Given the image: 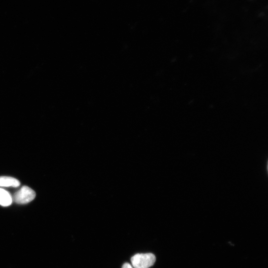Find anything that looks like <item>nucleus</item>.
Instances as JSON below:
<instances>
[{"label": "nucleus", "instance_id": "nucleus-1", "mask_svg": "<svg viewBox=\"0 0 268 268\" xmlns=\"http://www.w3.org/2000/svg\"><path fill=\"white\" fill-rule=\"evenodd\" d=\"M156 260V256L152 253L137 254L131 260L132 266L134 268H149L154 265Z\"/></svg>", "mask_w": 268, "mask_h": 268}, {"label": "nucleus", "instance_id": "nucleus-5", "mask_svg": "<svg viewBox=\"0 0 268 268\" xmlns=\"http://www.w3.org/2000/svg\"><path fill=\"white\" fill-rule=\"evenodd\" d=\"M122 268H134L129 263H126L123 265Z\"/></svg>", "mask_w": 268, "mask_h": 268}, {"label": "nucleus", "instance_id": "nucleus-4", "mask_svg": "<svg viewBox=\"0 0 268 268\" xmlns=\"http://www.w3.org/2000/svg\"><path fill=\"white\" fill-rule=\"evenodd\" d=\"M13 202L11 195L4 189L0 188V205L3 207L10 206Z\"/></svg>", "mask_w": 268, "mask_h": 268}, {"label": "nucleus", "instance_id": "nucleus-3", "mask_svg": "<svg viewBox=\"0 0 268 268\" xmlns=\"http://www.w3.org/2000/svg\"><path fill=\"white\" fill-rule=\"evenodd\" d=\"M20 185V182L17 179L9 176L0 177V186L18 187Z\"/></svg>", "mask_w": 268, "mask_h": 268}, {"label": "nucleus", "instance_id": "nucleus-2", "mask_svg": "<svg viewBox=\"0 0 268 268\" xmlns=\"http://www.w3.org/2000/svg\"><path fill=\"white\" fill-rule=\"evenodd\" d=\"M36 194L28 186H24L12 196L13 201L18 204H26L34 199Z\"/></svg>", "mask_w": 268, "mask_h": 268}]
</instances>
